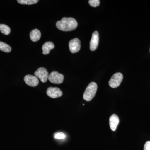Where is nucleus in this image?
<instances>
[{"mask_svg":"<svg viewBox=\"0 0 150 150\" xmlns=\"http://www.w3.org/2000/svg\"><path fill=\"white\" fill-rule=\"evenodd\" d=\"M56 26L58 29L64 31H70L76 29L78 23L73 18L64 17L61 21L57 22Z\"/></svg>","mask_w":150,"mask_h":150,"instance_id":"1","label":"nucleus"},{"mask_svg":"<svg viewBox=\"0 0 150 150\" xmlns=\"http://www.w3.org/2000/svg\"><path fill=\"white\" fill-rule=\"evenodd\" d=\"M98 86L96 83H91L88 86L84 93L83 98L87 101H90L93 98L97 90Z\"/></svg>","mask_w":150,"mask_h":150,"instance_id":"2","label":"nucleus"},{"mask_svg":"<svg viewBox=\"0 0 150 150\" xmlns=\"http://www.w3.org/2000/svg\"><path fill=\"white\" fill-rule=\"evenodd\" d=\"M123 79V75L121 73H115L112 76L109 81V86L112 88H116L120 85Z\"/></svg>","mask_w":150,"mask_h":150,"instance_id":"3","label":"nucleus"},{"mask_svg":"<svg viewBox=\"0 0 150 150\" xmlns=\"http://www.w3.org/2000/svg\"><path fill=\"white\" fill-rule=\"evenodd\" d=\"M48 79L52 83L59 84L63 82L64 75L57 71L52 72L48 76Z\"/></svg>","mask_w":150,"mask_h":150,"instance_id":"4","label":"nucleus"},{"mask_svg":"<svg viewBox=\"0 0 150 150\" xmlns=\"http://www.w3.org/2000/svg\"><path fill=\"white\" fill-rule=\"evenodd\" d=\"M34 75L42 82L46 83L48 79L49 74L46 68L40 67L34 73Z\"/></svg>","mask_w":150,"mask_h":150,"instance_id":"5","label":"nucleus"},{"mask_svg":"<svg viewBox=\"0 0 150 150\" xmlns=\"http://www.w3.org/2000/svg\"><path fill=\"white\" fill-rule=\"evenodd\" d=\"M70 51L73 54L77 53L81 49V41L78 38L72 39L69 42Z\"/></svg>","mask_w":150,"mask_h":150,"instance_id":"6","label":"nucleus"},{"mask_svg":"<svg viewBox=\"0 0 150 150\" xmlns=\"http://www.w3.org/2000/svg\"><path fill=\"white\" fill-rule=\"evenodd\" d=\"M46 93L48 96L53 98L60 97L63 95V92L60 88L52 87H50L47 89Z\"/></svg>","mask_w":150,"mask_h":150,"instance_id":"7","label":"nucleus"},{"mask_svg":"<svg viewBox=\"0 0 150 150\" xmlns=\"http://www.w3.org/2000/svg\"><path fill=\"white\" fill-rule=\"evenodd\" d=\"M99 33L97 31H94L92 35L90 43V49L91 51H94L97 48L99 43Z\"/></svg>","mask_w":150,"mask_h":150,"instance_id":"8","label":"nucleus"},{"mask_svg":"<svg viewBox=\"0 0 150 150\" xmlns=\"http://www.w3.org/2000/svg\"><path fill=\"white\" fill-rule=\"evenodd\" d=\"M24 81L25 83L30 86L36 87L39 83L38 78L33 75H26L25 76Z\"/></svg>","mask_w":150,"mask_h":150,"instance_id":"9","label":"nucleus"},{"mask_svg":"<svg viewBox=\"0 0 150 150\" xmlns=\"http://www.w3.org/2000/svg\"><path fill=\"white\" fill-rule=\"evenodd\" d=\"M119 123V119L118 115L115 114H112L109 118V125L112 131L116 130Z\"/></svg>","mask_w":150,"mask_h":150,"instance_id":"10","label":"nucleus"},{"mask_svg":"<svg viewBox=\"0 0 150 150\" xmlns=\"http://www.w3.org/2000/svg\"><path fill=\"white\" fill-rule=\"evenodd\" d=\"M30 37L33 42H37L41 37V33L38 29L33 30L30 33Z\"/></svg>","mask_w":150,"mask_h":150,"instance_id":"11","label":"nucleus"},{"mask_svg":"<svg viewBox=\"0 0 150 150\" xmlns=\"http://www.w3.org/2000/svg\"><path fill=\"white\" fill-rule=\"evenodd\" d=\"M55 48V45L51 42H47L44 43L42 46L43 54L44 55H47L50 53L51 49Z\"/></svg>","mask_w":150,"mask_h":150,"instance_id":"12","label":"nucleus"},{"mask_svg":"<svg viewBox=\"0 0 150 150\" xmlns=\"http://www.w3.org/2000/svg\"><path fill=\"white\" fill-rule=\"evenodd\" d=\"M0 50L6 53H9L11 51V48L8 44L0 41Z\"/></svg>","mask_w":150,"mask_h":150,"instance_id":"13","label":"nucleus"},{"mask_svg":"<svg viewBox=\"0 0 150 150\" xmlns=\"http://www.w3.org/2000/svg\"><path fill=\"white\" fill-rule=\"evenodd\" d=\"M0 31L6 35H8L11 32V29L8 25L5 24H0Z\"/></svg>","mask_w":150,"mask_h":150,"instance_id":"14","label":"nucleus"},{"mask_svg":"<svg viewBox=\"0 0 150 150\" xmlns=\"http://www.w3.org/2000/svg\"><path fill=\"white\" fill-rule=\"evenodd\" d=\"M39 1L38 0H18V2L23 5H32Z\"/></svg>","mask_w":150,"mask_h":150,"instance_id":"15","label":"nucleus"},{"mask_svg":"<svg viewBox=\"0 0 150 150\" xmlns=\"http://www.w3.org/2000/svg\"><path fill=\"white\" fill-rule=\"evenodd\" d=\"M90 5L93 7H96L99 6L100 4L99 0H90L88 1Z\"/></svg>","mask_w":150,"mask_h":150,"instance_id":"16","label":"nucleus"},{"mask_svg":"<svg viewBox=\"0 0 150 150\" xmlns=\"http://www.w3.org/2000/svg\"><path fill=\"white\" fill-rule=\"evenodd\" d=\"M55 138L57 139H63L66 138V136L64 133H58L55 134Z\"/></svg>","mask_w":150,"mask_h":150,"instance_id":"17","label":"nucleus"},{"mask_svg":"<svg viewBox=\"0 0 150 150\" xmlns=\"http://www.w3.org/2000/svg\"><path fill=\"white\" fill-rule=\"evenodd\" d=\"M144 150H150V141L146 142L144 146Z\"/></svg>","mask_w":150,"mask_h":150,"instance_id":"18","label":"nucleus"},{"mask_svg":"<svg viewBox=\"0 0 150 150\" xmlns=\"http://www.w3.org/2000/svg\"></svg>","mask_w":150,"mask_h":150,"instance_id":"19","label":"nucleus"}]
</instances>
